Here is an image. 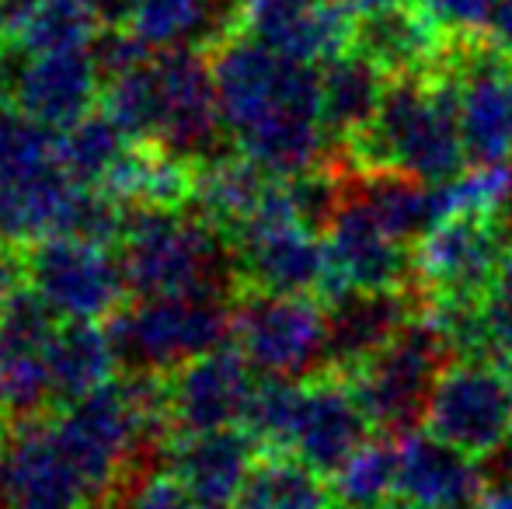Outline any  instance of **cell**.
Returning a JSON list of instances; mask_svg holds the SVG:
<instances>
[{
  "label": "cell",
  "instance_id": "cell-32",
  "mask_svg": "<svg viewBox=\"0 0 512 509\" xmlns=\"http://www.w3.org/2000/svg\"><path fill=\"white\" fill-rule=\"evenodd\" d=\"M108 509H203V506L189 496V489L168 468H154V471H143L140 478H133Z\"/></svg>",
  "mask_w": 512,
  "mask_h": 509
},
{
  "label": "cell",
  "instance_id": "cell-7",
  "mask_svg": "<svg viewBox=\"0 0 512 509\" xmlns=\"http://www.w3.org/2000/svg\"><path fill=\"white\" fill-rule=\"evenodd\" d=\"M74 192L56 136L18 112H0V238L14 245L60 238Z\"/></svg>",
  "mask_w": 512,
  "mask_h": 509
},
{
  "label": "cell",
  "instance_id": "cell-43",
  "mask_svg": "<svg viewBox=\"0 0 512 509\" xmlns=\"http://www.w3.org/2000/svg\"><path fill=\"white\" fill-rule=\"evenodd\" d=\"M335 509H338V506H335Z\"/></svg>",
  "mask_w": 512,
  "mask_h": 509
},
{
  "label": "cell",
  "instance_id": "cell-37",
  "mask_svg": "<svg viewBox=\"0 0 512 509\" xmlns=\"http://www.w3.org/2000/svg\"><path fill=\"white\" fill-rule=\"evenodd\" d=\"M499 217L506 220V227L512 234V161L502 168V175H499Z\"/></svg>",
  "mask_w": 512,
  "mask_h": 509
},
{
  "label": "cell",
  "instance_id": "cell-4",
  "mask_svg": "<svg viewBox=\"0 0 512 509\" xmlns=\"http://www.w3.org/2000/svg\"><path fill=\"white\" fill-rule=\"evenodd\" d=\"M119 262L136 300L203 297L237 304L244 297L234 245L196 206L129 210Z\"/></svg>",
  "mask_w": 512,
  "mask_h": 509
},
{
  "label": "cell",
  "instance_id": "cell-19",
  "mask_svg": "<svg viewBox=\"0 0 512 509\" xmlns=\"http://www.w3.org/2000/svg\"><path fill=\"white\" fill-rule=\"evenodd\" d=\"M356 14L342 0H244L241 35L293 63H321L352 49Z\"/></svg>",
  "mask_w": 512,
  "mask_h": 509
},
{
  "label": "cell",
  "instance_id": "cell-12",
  "mask_svg": "<svg viewBox=\"0 0 512 509\" xmlns=\"http://www.w3.org/2000/svg\"><path fill=\"white\" fill-rule=\"evenodd\" d=\"M422 429L471 461H488L512 440V384L492 360H457L443 370Z\"/></svg>",
  "mask_w": 512,
  "mask_h": 509
},
{
  "label": "cell",
  "instance_id": "cell-3",
  "mask_svg": "<svg viewBox=\"0 0 512 509\" xmlns=\"http://www.w3.org/2000/svg\"><path fill=\"white\" fill-rule=\"evenodd\" d=\"M352 171L415 178L422 185H457L471 175L457 116V84L443 67L425 77L391 81L377 119L338 150Z\"/></svg>",
  "mask_w": 512,
  "mask_h": 509
},
{
  "label": "cell",
  "instance_id": "cell-40",
  "mask_svg": "<svg viewBox=\"0 0 512 509\" xmlns=\"http://www.w3.org/2000/svg\"><path fill=\"white\" fill-rule=\"evenodd\" d=\"M7 98H11V70L0 63V112H7L4 105H7Z\"/></svg>",
  "mask_w": 512,
  "mask_h": 509
},
{
  "label": "cell",
  "instance_id": "cell-13",
  "mask_svg": "<svg viewBox=\"0 0 512 509\" xmlns=\"http://www.w3.org/2000/svg\"><path fill=\"white\" fill-rule=\"evenodd\" d=\"M28 290L60 321H102L126 307V272L112 248L49 238L28 248Z\"/></svg>",
  "mask_w": 512,
  "mask_h": 509
},
{
  "label": "cell",
  "instance_id": "cell-23",
  "mask_svg": "<svg viewBox=\"0 0 512 509\" xmlns=\"http://www.w3.org/2000/svg\"><path fill=\"white\" fill-rule=\"evenodd\" d=\"M7 509H91L88 489L56 443L53 422L14 426Z\"/></svg>",
  "mask_w": 512,
  "mask_h": 509
},
{
  "label": "cell",
  "instance_id": "cell-6",
  "mask_svg": "<svg viewBox=\"0 0 512 509\" xmlns=\"http://www.w3.org/2000/svg\"><path fill=\"white\" fill-rule=\"evenodd\" d=\"M234 300H133L108 318L122 374L171 377L234 339Z\"/></svg>",
  "mask_w": 512,
  "mask_h": 509
},
{
  "label": "cell",
  "instance_id": "cell-27",
  "mask_svg": "<svg viewBox=\"0 0 512 509\" xmlns=\"http://www.w3.org/2000/svg\"><path fill=\"white\" fill-rule=\"evenodd\" d=\"M272 185H276V178L269 171H262L255 161H248V157H241L234 150V154L199 168L192 206L203 213L209 224L220 227L227 238H234L262 210Z\"/></svg>",
  "mask_w": 512,
  "mask_h": 509
},
{
  "label": "cell",
  "instance_id": "cell-38",
  "mask_svg": "<svg viewBox=\"0 0 512 509\" xmlns=\"http://www.w3.org/2000/svg\"><path fill=\"white\" fill-rule=\"evenodd\" d=\"M478 509H512V482L485 489V496H481Z\"/></svg>",
  "mask_w": 512,
  "mask_h": 509
},
{
  "label": "cell",
  "instance_id": "cell-15",
  "mask_svg": "<svg viewBox=\"0 0 512 509\" xmlns=\"http://www.w3.org/2000/svg\"><path fill=\"white\" fill-rule=\"evenodd\" d=\"M262 374L237 346H223L168 377V405L178 436L244 429Z\"/></svg>",
  "mask_w": 512,
  "mask_h": 509
},
{
  "label": "cell",
  "instance_id": "cell-20",
  "mask_svg": "<svg viewBox=\"0 0 512 509\" xmlns=\"http://www.w3.org/2000/svg\"><path fill=\"white\" fill-rule=\"evenodd\" d=\"M328 307V374L352 377L425 311L418 290L338 293Z\"/></svg>",
  "mask_w": 512,
  "mask_h": 509
},
{
  "label": "cell",
  "instance_id": "cell-36",
  "mask_svg": "<svg viewBox=\"0 0 512 509\" xmlns=\"http://www.w3.org/2000/svg\"><path fill=\"white\" fill-rule=\"evenodd\" d=\"M11 422L0 419V509H7V468H11Z\"/></svg>",
  "mask_w": 512,
  "mask_h": 509
},
{
  "label": "cell",
  "instance_id": "cell-10",
  "mask_svg": "<svg viewBox=\"0 0 512 509\" xmlns=\"http://www.w3.org/2000/svg\"><path fill=\"white\" fill-rule=\"evenodd\" d=\"M234 339L262 377L304 384L328 374V307L317 297L248 290L237 300Z\"/></svg>",
  "mask_w": 512,
  "mask_h": 509
},
{
  "label": "cell",
  "instance_id": "cell-42",
  "mask_svg": "<svg viewBox=\"0 0 512 509\" xmlns=\"http://www.w3.org/2000/svg\"><path fill=\"white\" fill-rule=\"evenodd\" d=\"M387 509H408V506H398V503H391V506H387Z\"/></svg>",
  "mask_w": 512,
  "mask_h": 509
},
{
  "label": "cell",
  "instance_id": "cell-29",
  "mask_svg": "<svg viewBox=\"0 0 512 509\" xmlns=\"http://www.w3.org/2000/svg\"><path fill=\"white\" fill-rule=\"evenodd\" d=\"M136 143L122 133L102 109L91 112L84 123L56 136V157L60 168L67 171V178L77 189H105L108 178L115 175L126 154Z\"/></svg>",
  "mask_w": 512,
  "mask_h": 509
},
{
  "label": "cell",
  "instance_id": "cell-8",
  "mask_svg": "<svg viewBox=\"0 0 512 509\" xmlns=\"http://www.w3.org/2000/svg\"><path fill=\"white\" fill-rule=\"evenodd\" d=\"M450 363H457L450 339L422 311L384 353L373 356L349 381L363 408L370 412L373 429L401 440V436L422 429L429 398Z\"/></svg>",
  "mask_w": 512,
  "mask_h": 509
},
{
  "label": "cell",
  "instance_id": "cell-11",
  "mask_svg": "<svg viewBox=\"0 0 512 509\" xmlns=\"http://www.w3.org/2000/svg\"><path fill=\"white\" fill-rule=\"evenodd\" d=\"M439 67L457 84V116L471 171L495 175L512 161V60L478 32L450 35Z\"/></svg>",
  "mask_w": 512,
  "mask_h": 509
},
{
  "label": "cell",
  "instance_id": "cell-2",
  "mask_svg": "<svg viewBox=\"0 0 512 509\" xmlns=\"http://www.w3.org/2000/svg\"><path fill=\"white\" fill-rule=\"evenodd\" d=\"M102 112L133 143L168 150L196 171L234 154L209 53H154L143 67L105 84Z\"/></svg>",
  "mask_w": 512,
  "mask_h": 509
},
{
  "label": "cell",
  "instance_id": "cell-33",
  "mask_svg": "<svg viewBox=\"0 0 512 509\" xmlns=\"http://www.w3.org/2000/svg\"><path fill=\"white\" fill-rule=\"evenodd\" d=\"M446 35H474L481 32L495 0H415Z\"/></svg>",
  "mask_w": 512,
  "mask_h": 509
},
{
  "label": "cell",
  "instance_id": "cell-14",
  "mask_svg": "<svg viewBox=\"0 0 512 509\" xmlns=\"http://www.w3.org/2000/svg\"><path fill=\"white\" fill-rule=\"evenodd\" d=\"M56 332L60 318L32 290L0 307V419L11 426L46 419L49 405H56L49 377Z\"/></svg>",
  "mask_w": 512,
  "mask_h": 509
},
{
  "label": "cell",
  "instance_id": "cell-41",
  "mask_svg": "<svg viewBox=\"0 0 512 509\" xmlns=\"http://www.w3.org/2000/svg\"><path fill=\"white\" fill-rule=\"evenodd\" d=\"M506 374H509V384H512V363H509V367H506Z\"/></svg>",
  "mask_w": 512,
  "mask_h": 509
},
{
  "label": "cell",
  "instance_id": "cell-5",
  "mask_svg": "<svg viewBox=\"0 0 512 509\" xmlns=\"http://www.w3.org/2000/svg\"><path fill=\"white\" fill-rule=\"evenodd\" d=\"M512 248L499 217V178L471 171L457 182V210L415 248V286L425 307L481 304Z\"/></svg>",
  "mask_w": 512,
  "mask_h": 509
},
{
  "label": "cell",
  "instance_id": "cell-18",
  "mask_svg": "<svg viewBox=\"0 0 512 509\" xmlns=\"http://www.w3.org/2000/svg\"><path fill=\"white\" fill-rule=\"evenodd\" d=\"M370 440L373 419L349 377L321 374L314 381H304V401H300L290 457L317 471L324 482H335L338 471Z\"/></svg>",
  "mask_w": 512,
  "mask_h": 509
},
{
  "label": "cell",
  "instance_id": "cell-24",
  "mask_svg": "<svg viewBox=\"0 0 512 509\" xmlns=\"http://www.w3.org/2000/svg\"><path fill=\"white\" fill-rule=\"evenodd\" d=\"M262 447L244 429L178 436L168 450V471L203 509H234Z\"/></svg>",
  "mask_w": 512,
  "mask_h": 509
},
{
  "label": "cell",
  "instance_id": "cell-16",
  "mask_svg": "<svg viewBox=\"0 0 512 509\" xmlns=\"http://www.w3.org/2000/svg\"><path fill=\"white\" fill-rule=\"evenodd\" d=\"M324 252H328V297L324 300L338 293L418 290L415 248L394 241L349 199H342L335 220L324 231Z\"/></svg>",
  "mask_w": 512,
  "mask_h": 509
},
{
  "label": "cell",
  "instance_id": "cell-31",
  "mask_svg": "<svg viewBox=\"0 0 512 509\" xmlns=\"http://www.w3.org/2000/svg\"><path fill=\"white\" fill-rule=\"evenodd\" d=\"M481 335H485L488 360L512 363V248L499 276L492 279L488 293L481 297Z\"/></svg>",
  "mask_w": 512,
  "mask_h": 509
},
{
  "label": "cell",
  "instance_id": "cell-30",
  "mask_svg": "<svg viewBox=\"0 0 512 509\" xmlns=\"http://www.w3.org/2000/svg\"><path fill=\"white\" fill-rule=\"evenodd\" d=\"M338 509H387L398 492V436L377 433L331 482Z\"/></svg>",
  "mask_w": 512,
  "mask_h": 509
},
{
  "label": "cell",
  "instance_id": "cell-17",
  "mask_svg": "<svg viewBox=\"0 0 512 509\" xmlns=\"http://www.w3.org/2000/svg\"><path fill=\"white\" fill-rule=\"evenodd\" d=\"M25 56V53H21ZM105 95V77L91 49L77 53H32L11 70L14 112L28 123L49 129L53 136L67 133L98 112Z\"/></svg>",
  "mask_w": 512,
  "mask_h": 509
},
{
  "label": "cell",
  "instance_id": "cell-34",
  "mask_svg": "<svg viewBox=\"0 0 512 509\" xmlns=\"http://www.w3.org/2000/svg\"><path fill=\"white\" fill-rule=\"evenodd\" d=\"M21 290H28V252L21 245L0 238V307L14 300Z\"/></svg>",
  "mask_w": 512,
  "mask_h": 509
},
{
  "label": "cell",
  "instance_id": "cell-1",
  "mask_svg": "<svg viewBox=\"0 0 512 509\" xmlns=\"http://www.w3.org/2000/svg\"><path fill=\"white\" fill-rule=\"evenodd\" d=\"M216 95L230 147L272 178H300L335 164L321 116V74L258 46L248 35L213 53Z\"/></svg>",
  "mask_w": 512,
  "mask_h": 509
},
{
  "label": "cell",
  "instance_id": "cell-26",
  "mask_svg": "<svg viewBox=\"0 0 512 509\" xmlns=\"http://www.w3.org/2000/svg\"><path fill=\"white\" fill-rule=\"evenodd\" d=\"M119 356L112 335L102 321H60V332L49 349V377H53L56 405H77L115 381Z\"/></svg>",
  "mask_w": 512,
  "mask_h": 509
},
{
  "label": "cell",
  "instance_id": "cell-39",
  "mask_svg": "<svg viewBox=\"0 0 512 509\" xmlns=\"http://www.w3.org/2000/svg\"><path fill=\"white\" fill-rule=\"evenodd\" d=\"M352 14H366V11H377V7H387V4H398V0H342Z\"/></svg>",
  "mask_w": 512,
  "mask_h": 509
},
{
  "label": "cell",
  "instance_id": "cell-21",
  "mask_svg": "<svg viewBox=\"0 0 512 509\" xmlns=\"http://www.w3.org/2000/svg\"><path fill=\"white\" fill-rule=\"evenodd\" d=\"M352 49L377 63L387 81H405V77L436 74L450 49V35L415 0H398L359 14Z\"/></svg>",
  "mask_w": 512,
  "mask_h": 509
},
{
  "label": "cell",
  "instance_id": "cell-25",
  "mask_svg": "<svg viewBox=\"0 0 512 509\" xmlns=\"http://www.w3.org/2000/svg\"><path fill=\"white\" fill-rule=\"evenodd\" d=\"M317 74H321L324 129H328L335 150H342L370 129L391 81L377 63H370L356 49H345L342 56L321 63Z\"/></svg>",
  "mask_w": 512,
  "mask_h": 509
},
{
  "label": "cell",
  "instance_id": "cell-9",
  "mask_svg": "<svg viewBox=\"0 0 512 509\" xmlns=\"http://www.w3.org/2000/svg\"><path fill=\"white\" fill-rule=\"evenodd\" d=\"M241 265L244 293L276 297H328V252L324 238L300 224L286 182L276 178L262 210L230 238Z\"/></svg>",
  "mask_w": 512,
  "mask_h": 509
},
{
  "label": "cell",
  "instance_id": "cell-28",
  "mask_svg": "<svg viewBox=\"0 0 512 509\" xmlns=\"http://www.w3.org/2000/svg\"><path fill=\"white\" fill-rule=\"evenodd\" d=\"M234 509H335V492L297 457L262 454Z\"/></svg>",
  "mask_w": 512,
  "mask_h": 509
},
{
  "label": "cell",
  "instance_id": "cell-35",
  "mask_svg": "<svg viewBox=\"0 0 512 509\" xmlns=\"http://www.w3.org/2000/svg\"><path fill=\"white\" fill-rule=\"evenodd\" d=\"M478 35L495 49V53H502L506 60H512V0H495V7L488 11V18Z\"/></svg>",
  "mask_w": 512,
  "mask_h": 509
},
{
  "label": "cell",
  "instance_id": "cell-22",
  "mask_svg": "<svg viewBox=\"0 0 512 509\" xmlns=\"http://www.w3.org/2000/svg\"><path fill=\"white\" fill-rule=\"evenodd\" d=\"M485 496L481 464L439 443L425 429L398 440V492L408 509H478Z\"/></svg>",
  "mask_w": 512,
  "mask_h": 509
}]
</instances>
